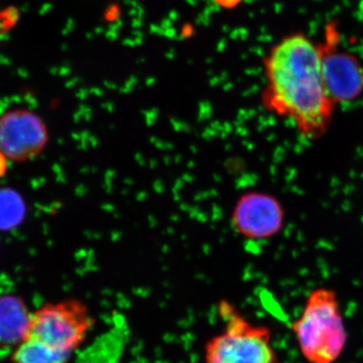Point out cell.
Listing matches in <instances>:
<instances>
[{"instance_id": "1", "label": "cell", "mask_w": 363, "mask_h": 363, "mask_svg": "<svg viewBox=\"0 0 363 363\" xmlns=\"http://www.w3.org/2000/svg\"><path fill=\"white\" fill-rule=\"evenodd\" d=\"M264 67L262 106L290 121L303 138H322L330 128L336 104L325 84L321 45L304 33H293L272 48Z\"/></svg>"}, {"instance_id": "2", "label": "cell", "mask_w": 363, "mask_h": 363, "mask_svg": "<svg viewBox=\"0 0 363 363\" xmlns=\"http://www.w3.org/2000/svg\"><path fill=\"white\" fill-rule=\"evenodd\" d=\"M292 331L308 362H337L347 342V332L336 293L326 288L313 291L302 314L293 322Z\"/></svg>"}, {"instance_id": "3", "label": "cell", "mask_w": 363, "mask_h": 363, "mask_svg": "<svg viewBox=\"0 0 363 363\" xmlns=\"http://www.w3.org/2000/svg\"><path fill=\"white\" fill-rule=\"evenodd\" d=\"M223 329L205 346V363H281L267 327L250 323L228 302H221Z\"/></svg>"}, {"instance_id": "4", "label": "cell", "mask_w": 363, "mask_h": 363, "mask_svg": "<svg viewBox=\"0 0 363 363\" xmlns=\"http://www.w3.org/2000/svg\"><path fill=\"white\" fill-rule=\"evenodd\" d=\"M95 324L89 308L76 298L48 303L32 315L28 338L73 354Z\"/></svg>"}, {"instance_id": "5", "label": "cell", "mask_w": 363, "mask_h": 363, "mask_svg": "<svg viewBox=\"0 0 363 363\" xmlns=\"http://www.w3.org/2000/svg\"><path fill=\"white\" fill-rule=\"evenodd\" d=\"M49 138L47 123L37 112L16 108L0 116V150L9 161L35 159L47 147Z\"/></svg>"}, {"instance_id": "6", "label": "cell", "mask_w": 363, "mask_h": 363, "mask_svg": "<svg viewBox=\"0 0 363 363\" xmlns=\"http://www.w3.org/2000/svg\"><path fill=\"white\" fill-rule=\"evenodd\" d=\"M234 231L252 241L269 240L285 225V209L274 195L259 191L243 193L230 217Z\"/></svg>"}, {"instance_id": "7", "label": "cell", "mask_w": 363, "mask_h": 363, "mask_svg": "<svg viewBox=\"0 0 363 363\" xmlns=\"http://www.w3.org/2000/svg\"><path fill=\"white\" fill-rule=\"evenodd\" d=\"M337 33L333 26L328 39L321 44L322 69L329 95L336 104L352 101L363 92V68L353 55L339 51Z\"/></svg>"}, {"instance_id": "8", "label": "cell", "mask_w": 363, "mask_h": 363, "mask_svg": "<svg viewBox=\"0 0 363 363\" xmlns=\"http://www.w3.org/2000/svg\"><path fill=\"white\" fill-rule=\"evenodd\" d=\"M32 315L21 297H0V350L13 351L28 338Z\"/></svg>"}, {"instance_id": "9", "label": "cell", "mask_w": 363, "mask_h": 363, "mask_svg": "<svg viewBox=\"0 0 363 363\" xmlns=\"http://www.w3.org/2000/svg\"><path fill=\"white\" fill-rule=\"evenodd\" d=\"M71 353L50 347L37 339L26 338L13 351V363H67Z\"/></svg>"}, {"instance_id": "10", "label": "cell", "mask_w": 363, "mask_h": 363, "mask_svg": "<svg viewBox=\"0 0 363 363\" xmlns=\"http://www.w3.org/2000/svg\"><path fill=\"white\" fill-rule=\"evenodd\" d=\"M26 205L23 196L13 188H0V230L20 226L25 220Z\"/></svg>"}, {"instance_id": "11", "label": "cell", "mask_w": 363, "mask_h": 363, "mask_svg": "<svg viewBox=\"0 0 363 363\" xmlns=\"http://www.w3.org/2000/svg\"><path fill=\"white\" fill-rule=\"evenodd\" d=\"M216 6L224 9H234V7L240 6L243 0H212Z\"/></svg>"}, {"instance_id": "12", "label": "cell", "mask_w": 363, "mask_h": 363, "mask_svg": "<svg viewBox=\"0 0 363 363\" xmlns=\"http://www.w3.org/2000/svg\"><path fill=\"white\" fill-rule=\"evenodd\" d=\"M9 161L6 155L0 150V179L6 175L9 169Z\"/></svg>"}]
</instances>
